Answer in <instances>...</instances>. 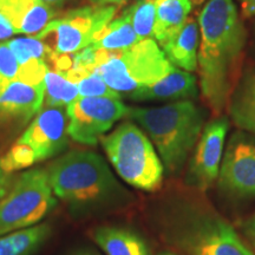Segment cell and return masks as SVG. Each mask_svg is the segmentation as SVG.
<instances>
[{
	"label": "cell",
	"mask_w": 255,
	"mask_h": 255,
	"mask_svg": "<svg viewBox=\"0 0 255 255\" xmlns=\"http://www.w3.org/2000/svg\"><path fill=\"white\" fill-rule=\"evenodd\" d=\"M219 184L239 196H255V142L242 132L229 138L220 165Z\"/></svg>",
	"instance_id": "obj_11"
},
{
	"label": "cell",
	"mask_w": 255,
	"mask_h": 255,
	"mask_svg": "<svg viewBox=\"0 0 255 255\" xmlns=\"http://www.w3.org/2000/svg\"><path fill=\"white\" fill-rule=\"evenodd\" d=\"M57 203L45 169L24 171L0 200V235L39 225Z\"/></svg>",
	"instance_id": "obj_6"
},
{
	"label": "cell",
	"mask_w": 255,
	"mask_h": 255,
	"mask_svg": "<svg viewBox=\"0 0 255 255\" xmlns=\"http://www.w3.org/2000/svg\"><path fill=\"white\" fill-rule=\"evenodd\" d=\"M139 41L126 14L113 19L96 34L91 47L96 50H123Z\"/></svg>",
	"instance_id": "obj_22"
},
{
	"label": "cell",
	"mask_w": 255,
	"mask_h": 255,
	"mask_svg": "<svg viewBox=\"0 0 255 255\" xmlns=\"http://www.w3.org/2000/svg\"><path fill=\"white\" fill-rule=\"evenodd\" d=\"M200 26L194 18H188L182 27L161 46L165 57L175 68L194 72L197 69Z\"/></svg>",
	"instance_id": "obj_17"
},
{
	"label": "cell",
	"mask_w": 255,
	"mask_h": 255,
	"mask_svg": "<svg viewBox=\"0 0 255 255\" xmlns=\"http://www.w3.org/2000/svg\"><path fill=\"white\" fill-rule=\"evenodd\" d=\"M197 96L196 77L191 72L174 68L154 84L141 88L128 97L133 101L189 100Z\"/></svg>",
	"instance_id": "obj_16"
},
{
	"label": "cell",
	"mask_w": 255,
	"mask_h": 255,
	"mask_svg": "<svg viewBox=\"0 0 255 255\" xmlns=\"http://www.w3.org/2000/svg\"><path fill=\"white\" fill-rule=\"evenodd\" d=\"M180 237L189 255H254L233 226L218 215L194 216Z\"/></svg>",
	"instance_id": "obj_9"
},
{
	"label": "cell",
	"mask_w": 255,
	"mask_h": 255,
	"mask_svg": "<svg viewBox=\"0 0 255 255\" xmlns=\"http://www.w3.org/2000/svg\"><path fill=\"white\" fill-rule=\"evenodd\" d=\"M15 178L17 176L14 174L7 173L0 165V200L8 193V190L13 186Z\"/></svg>",
	"instance_id": "obj_28"
},
{
	"label": "cell",
	"mask_w": 255,
	"mask_h": 255,
	"mask_svg": "<svg viewBox=\"0 0 255 255\" xmlns=\"http://www.w3.org/2000/svg\"><path fill=\"white\" fill-rule=\"evenodd\" d=\"M77 88L81 97H113L121 98L119 92L113 90L105 83L100 73L89 71L77 81Z\"/></svg>",
	"instance_id": "obj_26"
},
{
	"label": "cell",
	"mask_w": 255,
	"mask_h": 255,
	"mask_svg": "<svg viewBox=\"0 0 255 255\" xmlns=\"http://www.w3.org/2000/svg\"><path fill=\"white\" fill-rule=\"evenodd\" d=\"M174 68L154 38L123 50L95 49V71L121 96L154 84Z\"/></svg>",
	"instance_id": "obj_4"
},
{
	"label": "cell",
	"mask_w": 255,
	"mask_h": 255,
	"mask_svg": "<svg viewBox=\"0 0 255 255\" xmlns=\"http://www.w3.org/2000/svg\"><path fill=\"white\" fill-rule=\"evenodd\" d=\"M45 92H44V103L45 107H62L65 108L77 100L79 91L77 84L69 81L63 73L49 69L44 79Z\"/></svg>",
	"instance_id": "obj_23"
},
{
	"label": "cell",
	"mask_w": 255,
	"mask_h": 255,
	"mask_svg": "<svg viewBox=\"0 0 255 255\" xmlns=\"http://www.w3.org/2000/svg\"><path fill=\"white\" fill-rule=\"evenodd\" d=\"M0 15L17 34L37 36L52 20L55 11L41 0H0Z\"/></svg>",
	"instance_id": "obj_14"
},
{
	"label": "cell",
	"mask_w": 255,
	"mask_h": 255,
	"mask_svg": "<svg viewBox=\"0 0 255 255\" xmlns=\"http://www.w3.org/2000/svg\"><path fill=\"white\" fill-rule=\"evenodd\" d=\"M123 13L131 23L139 40L152 38L156 19V0H136Z\"/></svg>",
	"instance_id": "obj_24"
},
{
	"label": "cell",
	"mask_w": 255,
	"mask_h": 255,
	"mask_svg": "<svg viewBox=\"0 0 255 255\" xmlns=\"http://www.w3.org/2000/svg\"><path fill=\"white\" fill-rule=\"evenodd\" d=\"M127 117L148 133L168 174L181 171L205 123L203 111L189 100L163 107L129 108Z\"/></svg>",
	"instance_id": "obj_3"
},
{
	"label": "cell",
	"mask_w": 255,
	"mask_h": 255,
	"mask_svg": "<svg viewBox=\"0 0 255 255\" xmlns=\"http://www.w3.org/2000/svg\"><path fill=\"white\" fill-rule=\"evenodd\" d=\"M69 119L65 108L44 107L21 133L18 141L27 144L37 156L45 161L62 154L69 145Z\"/></svg>",
	"instance_id": "obj_12"
},
{
	"label": "cell",
	"mask_w": 255,
	"mask_h": 255,
	"mask_svg": "<svg viewBox=\"0 0 255 255\" xmlns=\"http://www.w3.org/2000/svg\"><path fill=\"white\" fill-rule=\"evenodd\" d=\"M94 240L107 255H150L144 239L131 229L101 227L94 232Z\"/></svg>",
	"instance_id": "obj_19"
},
{
	"label": "cell",
	"mask_w": 255,
	"mask_h": 255,
	"mask_svg": "<svg viewBox=\"0 0 255 255\" xmlns=\"http://www.w3.org/2000/svg\"><path fill=\"white\" fill-rule=\"evenodd\" d=\"M158 255H174L173 253H168V252H164V253H161V254H158Z\"/></svg>",
	"instance_id": "obj_35"
},
{
	"label": "cell",
	"mask_w": 255,
	"mask_h": 255,
	"mask_svg": "<svg viewBox=\"0 0 255 255\" xmlns=\"http://www.w3.org/2000/svg\"><path fill=\"white\" fill-rule=\"evenodd\" d=\"M242 14L247 17L255 15V0H240Z\"/></svg>",
	"instance_id": "obj_30"
},
{
	"label": "cell",
	"mask_w": 255,
	"mask_h": 255,
	"mask_svg": "<svg viewBox=\"0 0 255 255\" xmlns=\"http://www.w3.org/2000/svg\"><path fill=\"white\" fill-rule=\"evenodd\" d=\"M14 34H17L14 28L0 15V40L7 39V38L14 36Z\"/></svg>",
	"instance_id": "obj_29"
},
{
	"label": "cell",
	"mask_w": 255,
	"mask_h": 255,
	"mask_svg": "<svg viewBox=\"0 0 255 255\" xmlns=\"http://www.w3.org/2000/svg\"><path fill=\"white\" fill-rule=\"evenodd\" d=\"M200 89L214 114L222 113L238 82L247 41L233 0H208L199 15Z\"/></svg>",
	"instance_id": "obj_1"
},
{
	"label": "cell",
	"mask_w": 255,
	"mask_h": 255,
	"mask_svg": "<svg viewBox=\"0 0 255 255\" xmlns=\"http://www.w3.org/2000/svg\"><path fill=\"white\" fill-rule=\"evenodd\" d=\"M101 142L108 159L124 182L144 191L161 187L164 167L152 142L136 123H121L113 132L102 137Z\"/></svg>",
	"instance_id": "obj_5"
},
{
	"label": "cell",
	"mask_w": 255,
	"mask_h": 255,
	"mask_svg": "<svg viewBox=\"0 0 255 255\" xmlns=\"http://www.w3.org/2000/svg\"><path fill=\"white\" fill-rule=\"evenodd\" d=\"M129 108L113 97H78L66 107L68 132L75 142L92 146L114 124L128 116Z\"/></svg>",
	"instance_id": "obj_8"
},
{
	"label": "cell",
	"mask_w": 255,
	"mask_h": 255,
	"mask_svg": "<svg viewBox=\"0 0 255 255\" xmlns=\"http://www.w3.org/2000/svg\"><path fill=\"white\" fill-rule=\"evenodd\" d=\"M117 12V6H84L66 12L60 19L51 20L37 34L49 52L72 55L87 49L96 34L109 24Z\"/></svg>",
	"instance_id": "obj_7"
},
{
	"label": "cell",
	"mask_w": 255,
	"mask_h": 255,
	"mask_svg": "<svg viewBox=\"0 0 255 255\" xmlns=\"http://www.w3.org/2000/svg\"><path fill=\"white\" fill-rule=\"evenodd\" d=\"M37 156L34 151L25 143L18 141L14 143L8 151L0 157V165L7 173L14 174V171L23 170L37 163Z\"/></svg>",
	"instance_id": "obj_25"
},
{
	"label": "cell",
	"mask_w": 255,
	"mask_h": 255,
	"mask_svg": "<svg viewBox=\"0 0 255 255\" xmlns=\"http://www.w3.org/2000/svg\"><path fill=\"white\" fill-rule=\"evenodd\" d=\"M19 64L7 41L0 43V91L11 82L18 81Z\"/></svg>",
	"instance_id": "obj_27"
},
{
	"label": "cell",
	"mask_w": 255,
	"mask_h": 255,
	"mask_svg": "<svg viewBox=\"0 0 255 255\" xmlns=\"http://www.w3.org/2000/svg\"><path fill=\"white\" fill-rule=\"evenodd\" d=\"M52 234L49 223L0 235V255H33Z\"/></svg>",
	"instance_id": "obj_21"
},
{
	"label": "cell",
	"mask_w": 255,
	"mask_h": 255,
	"mask_svg": "<svg viewBox=\"0 0 255 255\" xmlns=\"http://www.w3.org/2000/svg\"><path fill=\"white\" fill-rule=\"evenodd\" d=\"M191 0H156V19L152 38L159 46L170 39L189 18Z\"/></svg>",
	"instance_id": "obj_20"
},
{
	"label": "cell",
	"mask_w": 255,
	"mask_h": 255,
	"mask_svg": "<svg viewBox=\"0 0 255 255\" xmlns=\"http://www.w3.org/2000/svg\"><path fill=\"white\" fill-rule=\"evenodd\" d=\"M41 1H44L45 4L50 5L51 7H56V6H62L63 4H65L68 0H41Z\"/></svg>",
	"instance_id": "obj_33"
},
{
	"label": "cell",
	"mask_w": 255,
	"mask_h": 255,
	"mask_svg": "<svg viewBox=\"0 0 255 255\" xmlns=\"http://www.w3.org/2000/svg\"><path fill=\"white\" fill-rule=\"evenodd\" d=\"M235 126L255 135V70L240 76L228 101Z\"/></svg>",
	"instance_id": "obj_18"
},
{
	"label": "cell",
	"mask_w": 255,
	"mask_h": 255,
	"mask_svg": "<svg viewBox=\"0 0 255 255\" xmlns=\"http://www.w3.org/2000/svg\"><path fill=\"white\" fill-rule=\"evenodd\" d=\"M45 170L55 196L77 218L122 209L133 199L97 152H66Z\"/></svg>",
	"instance_id": "obj_2"
},
{
	"label": "cell",
	"mask_w": 255,
	"mask_h": 255,
	"mask_svg": "<svg viewBox=\"0 0 255 255\" xmlns=\"http://www.w3.org/2000/svg\"><path fill=\"white\" fill-rule=\"evenodd\" d=\"M72 255H100V254H98L97 252H94L90 250H82V251L76 252V253H73Z\"/></svg>",
	"instance_id": "obj_34"
},
{
	"label": "cell",
	"mask_w": 255,
	"mask_h": 255,
	"mask_svg": "<svg viewBox=\"0 0 255 255\" xmlns=\"http://www.w3.org/2000/svg\"><path fill=\"white\" fill-rule=\"evenodd\" d=\"M228 129L229 122L223 116L203 128L188 171L187 182L191 186L206 190L218 180Z\"/></svg>",
	"instance_id": "obj_10"
},
{
	"label": "cell",
	"mask_w": 255,
	"mask_h": 255,
	"mask_svg": "<svg viewBox=\"0 0 255 255\" xmlns=\"http://www.w3.org/2000/svg\"><path fill=\"white\" fill-rule=\"evenodd\" d=\"M246 233H247L248 237H250L251 241L253 242L254 246H255V215L250 220V221L247 222Z\"/></svg>",
	"instance_id": "obj_32"
},
{
	"label": "cell",
	"mask_w": 255,
	"mask_h": 255,
	"mask_svg": "<svg viewBox=\"0 0 255 255\" xmlns=\"http://www.w3.org/2000/svg\"><path fill=\"white\" fill-rule=\"evenodd\" d=\"M45 85L13 81L0 91V138L14 132L39 113Z\"/></svg>",
	"instance_id": "obj_13"
},
{
	"label": "cell",
	"mask_w": 255,
	"mask_h": 255,
	"mask_svg": "<svg viewBox=\"0 0 255 255\" xmlns=\"http://www.w3.org/2000/svg\"><path fill=\"white\" fill-rule=\"evenodd\" d=\"M19 64L18 81L43 84L49 71V50L36 36L20 37L7 40Z\"/></svg>",
	"instance_id": "obj_15"
},
{
	"label": "cell",
	"mask_w": 255,
	"mask_h": 255,
	"mask_svg": "<svg viewBox=\"0 0 255 255\" xmlns=\"http://www.w3.org/2000/svg\"><path fill=\"white\" fill-rule=\"evenodd\" d=\"M92 5L98 6H122L126 4L128 0H90Z\"/></svg>",
	"instance_id": "obj_31"
}]
</instances>
